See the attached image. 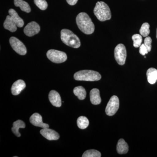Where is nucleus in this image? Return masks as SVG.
Segmentation results:
<instances>
[{
  "mask_svg": "<svg viewBox=\"0 0 157 157\" xmlns=\"http://www.w3.org/2000/svg\"><path fill=\"white\" fill-rule=\"evenodd\" d=\"M76 22L78 29L84 34L90 35L94 33L95 26L89 15L85 12H81L77 15Z\"/></svg>",
  "mask_w": 157,
  "mask_h": 157,
  "instance_id": "obj_1",
  "label": "nucleus"
},
{
  "mask_svg": "<svg viewBox=\"0 0 157 157\" xmlns=\"http://www.w3.org/2000/svg\"><path fill=\"white\" fill-rule=\"evenodd\" d=\"M94 13L97 18L101 21L108 20L111 17V11L109 6L103 2H98L96 3Z\"/></svg>",
  "mask_w": 157,
  "mask_h": 157,
  "instance_id": "obj_2",
  "label": "nucleus"
},
{
  "mask_svg": "<svg viewBox=\"0 0 157 157\" xmlns=\"http://www.w3.org/2000/svg\"><path fill=\"white\" fill-rule=\"evenodd\" d=\"M61 39L66 45L73 48H78L81 43L79 38L72 31L63 29L61 31Z\"/></svg>",
  "mask_w": 157,
  "mask_h": 157,
  "instance_id": "obj_3",
  "label": "nucleus"
},
{
  "mask_svg": "<svg viewBox=\"0 0 157 157\" xmlns=\"http://www.w3.org/2000/svg\"><path fill=\"white\" fill-rule=\"evenodd\" d=\"M74 78L78 81H95L100 80L101 76L100 73L96 71L83 70L75 73Z\"/></svg>",
  "mask_w": 157,
  "mask_h": 157,
  "instance_id": "obj_4",
  "label": "nucleus"
},
{
  "mask_svg": "<svg viewBox=\"0 0 157 157\" xmlns=\"http://www.w3.org/2000/svg\"><path fill=\"white\" fill-rule=\"evenodd\" d=\"M46 55L51 61L56 63H63L67 59V54L64 52L55 49L48 50L46 53Z\"/></svg>",
  "mask_w": 157,
  "mask_h": 157,
  "instance_id": "obj_5",
  "label": "nucleus"
},
{
  "mask_svg": "<svg viewBox=\"0 0 157 157\" xmlns=\"http://www.w3.org/2000/svg\"><path fill=\"white\" fill-rule=\"evenodd\" d=\"M114 58L117 63L123 65L125 63L127 58V50L125 46L123 44L117 45L114 49Z\"/></svg>",
  "mask_w": 157,
  "mask_h": 157,
  "instance_id": "obj_6",
  "label": "nucleus"
},
{
  "mask_svg": "<svg viewBox=\"0 0 157 157\" xmlns=\"http://www.w3.org/2000/svg\"><path fill=\"white\" fill-rule=\"evenodd\" d=\"M119 107V100L117 96H113L109 100L106 107L105 112L109 116L114 115Z\"/></svg>",
  "mask_w": 157,
  "mask_h": 157,
  "instance_id": "obj_7",
  "label": "nucleus"
},
{
  "mask_svg": "<svg viewBox=\"0 0 157 157\" xmlns=\"http://www.w3.org/2000/svg\"><path fill=\"white\" fill-rule=\"evenodd\" d=\"M9 42L11 47L18 54L25 55L27 53V49L25 45L16 37H11Z\"/></svg>",
  "mask_w": 157,
  "mask_h": 157,
  "instance_id": "obj_8",
  "label": "nucleus"
},
{
  "mask_svg": "<svg viewBox=\"0 0 157 157\" xmlns=\"http://www.w3.org/2000/svg\"><path fill=\"white\" fill-rule=\"evenodd\" d=\"M40 31L39 25L35 21L29 23L24 29V32L27 36L32 37L39 33Z\"/></svg>",
  "mask_w": 157,
  "mask_h": 157,
  "instance_id": "obj_9",
  "label": "nucleus"
},
{
  "mask_svg": "<svg viewBox=\"0 0 157 157\" xmlns=\"http://www.w3.org/2000/svg\"><path fill=\"white\" fill-rule=\"evenodd\" d=\"M30 122L35 126L40 127L42 128H49V125L47 124L44 123L42 121V116L39 113H34L30 118Z\"/></svg>",
  "mask_w": 157,
  "mask_h": 157,
  "instance_id": "obj_10",
  "label": "nucleus"
},
{
  "mask_svg": "<svg viewBox=\"0 0 157 157\" xmlns=\"http://www.w3.org/2000/svg\"><path fill=\"white\" fill-rule=\"evenodd\" d=\"M40 134L45 138L49 140H57L59 138V135L57 132L48 128L42 129Z\"/></svg>",
  "mask_w": 157,
  "mask_h": 157,
  "instance_id": "obj_11",
  "label": "nucleus"
},
{
  "mask_svg": "<svg viewBox=\"0 0 157 157\" xmlns=\"http://www.w3.org/2000/svg\"><path fill=\"white\" fill-rule=\"evenodd\" d=\"M49 101L53 106L59 107L62 106V101L60 96L56 91H51L48 95Z\"/></svg>",
  "mask_w": 157,
  "mask_h": 157,
  "instance_id": "obj_12",
  "label": "nucleus"
},
{
  "mask_svg": "<svg viewBox=\"0 0 157 157\" xmlns=\"http://www.w3.org/2000/svg\"><path fill=\"white\" fill-rule=\"evenodd\" d=\"M25 87L26 84L24 81L21 79L17 80L13 83L11 86V93L13 95H17Z\"/></svg>",
  "mask_w": 157,
  "mask_h": 157,
  "instance_id": "obj_13",
  "label": "nucleus"
},
{
  "mask_svg": "<svg viewBox=\"0 0 157 157\" xmlns=\"http://www.w3.org/2000/svg\"><path fill=\"white\" fill-rule=\"evenodd\" d=\"M90 100L92 104L94 105H98L101 104V99L99 90L97 88H94L90 91Z\"/></svg>",
  "mask_w": 157,
  "mask_h": 157,
  "instance_id": "obj_14",
  "label": "nucleus"
},
{
  "mask_svg": "<svg viewBox=\"0 0 157 157\" xmlns=\"http://www.w3.org/2000/svg\"><path fill=\"white\" fill-rule=\"evenodd\" d=\"M17 25L11 18L10 15L6 17V20L4 23V27L6 29L8 30L12 33H14L17 29Z\"/></svg>",
  "mask_w": 157,
  "mask_h": 157,
  "instance_id": "obj_15",
  "label": "nucleus"
},
{
  "mask_svg": "<svg viewBox=\"0 0 157 157\" xmlns=\"http://www.w3.org/2000/svg\"><path fill=\"white\" fill-rule=\"evenodd\" d=\"M9 15L11 16V18L14 21L16 24L17 27L21 28L24 25V22L22 18H21L18 15L17 12L13 9H10L9 10Z\"/></svg>",
  "mask_w": 157,
  "mask_h": 157,
  "instance_id": "obj_16",
  "label": "nucleus"
},
{
  "mask_svg": "<svg viewBox=\"0 0 157 157\" xmlns=\"http://www.w3.org/2000/svg\"><path fill=\"white\" fill-rule=\"evenodd\" d=\"M147 77L149 83L154 84L157 82V70L154 68H150L147 71Z\"/></svg>",
  "mask_w": 157,
  "mask_h": 157,
  "instance_id": "obj_17",
  "label": "nucleus"
},
{
  "mask_svg": "<svg viewBox=\"0 0 157 157\" xmlns=\"http://www.w3.org/2000/svg\"><path fill=\"white\" fill-rule=\"evenodd\" d=\"M117 150L119 154H125L128 151V145L123 139H120L118 141Z\"/></svg>",
  "mask_w": 157,
  "mask_h": 157,
  "instance_id": "obj_18",
  "label": "nucleus"
},
{
  "mask_svg": "<svg viewBox=\"0 0 157 157\" xmlns=\"http://www.w3.org/2000/svg\"><path fill=\"white\" fill-rule=\"evenodd\" d=\"M25 128V123L22 121L18 120L13 123V127L11 128V130L15 136L20 137L21 135L19 132V129L24 128Z\"/></svg>",
  "mask_w": 157,
  "mask_h": 157,
  "instance_id": "obj_19",
  "label": "nucleus"
},
{
  "mask_svg": "<svg viewBox=\"0 0 157 157\" xmlns=\"http://www.w3.org/2000/svg\"><path fill=\"white\" fill-rule=\"evenodd\" d=\"M14 4L16 7H19L21 11L27 13L31 12V8L28 3L23 0H14Z\"/></svg>",
  "mask_w": 157,
  "mask_h": 157,
  "instance_id": "obj_20",
  "label": "nucleus"
},
{
  "mask_svg": "<svg viewBox=\"0 0 157 157\" xmlns=\"http://www.w3.org/2000/svg\"><path fill=\"white\" fill-rule=\"evenodd\" d=\"M73 93L80 100H84L86 97V91L84 88L82 86H76L74 88Z\"/></svg>",
  "mask_w": 157,
  "mask_h": 157,
  "instance_id": "obj_21",
  "label": "nucleus"
},
{
  "mask_svg": "<svg viewBox=\"0 0 157 157\" xmlns=\"http://www.w3.org/2000/svg\"><path fill=\"white\" fill-rule=\"evenodd\" d=\"M77 124L79 128L86 129L89 124V121L86 117L80 116L77 119Z\"/></svg>",
  "mask_w": 157,
  "mask_h": 157,
  "instance_id": "obj_22",
  "label": "nucleus"
},
{
  "mask_svg": "<svg viewBox=\"0 0 157 157\" xmlns=\"http://www.w3.org/2000/svg\"><path fill=\"white\" fill-rule=\"evenodd\" d=\"M101 152L96 150H89L85 151L82 155V157H101Z\"/></svg>",
  "mask_w": 157,
  "mask_h": 157,
  "instance_id": "obj_23",
  "label": "nucleus"
},
{
  "mask_svg": "<svg viewBox=\"0 0 157 157\" xmlns=\"http://www.w3.org/2000/svg\"><path fill=\"white\" fill-rule=\"evenodd\" d=\"M133 41V45L135 48L140 47L142 42V36L139 34H135L132 37Z\"/></svg>",
  "mask_w": 157,
  "mask_h": 157,
  "instance_id": "obj_24",
  "label": "nucleus"
},
{
  "mask_svg": "<svg viewBox=\"0 0 157 157\" xmlns=\"http://www.w3.org/2000/svg\"><path fill=\"white\" fill-rule=\"evenodd\" d=\"M150 25L148 23H144L140 29V35L143 37H147L150 34Z\"/></svg>",
  "mask_w": 157,
  "mask_h": 157,
  "instance_id": "obj_25",
  "label": "nucleus"
},
{
  "mask_svg": "<svg viewBox=\"0 0 157 157\" xmlns=\"http://www.w3.org/2000/svg\"><path fill=\"white\" fill-rule=\"evenodd\" d=\"M36 6L42 10H45L48 7V4L45 0H34Z\"/></svg>",
  "mask_w": 157,
  "mask_h": 157,
  "instance_id": "obj_26",
  "label": "nucleus"
},
{
  "mask_svg": "<svg viewBox=\"0 0 157 157\" xmlns=\"http://www.w3.org/2000/svg\"><path fill=\"white\" fill-rule=\"evenodd\" d=\"M151 42L152 39L150 37H146V38L144 39V45L146 46L148 52L151 51Z\"/></svg>",
  "mask_w": 157,
  "mask_h": 157,
  "instance_id": "obj_27",
  "label": "nucleus"
},
{
  "mask_svg": "<svg viewBox=\"0 0 157 157\" xmlns=\"http://www.w3.org/2000/svg\"><path fill=\"white\" fill-rule=\"evenodd\" d=\"M139 52L142 55L144 56L148 53V51L144 44H141L139 48Z\"/></svg>",
  "mask_w": 157,
  "mask_h": 157,
  "instance_id": "obj_28",
  "label": "nucleus"
},
{
  "mask_svg": "<svg viewBox=\"0 0 157 157\" xmlns=\"http://www.w3.org/2000/svg\"><path fill=\"white\" fill-rule=\"evenodd\" d=\"M67 2L70 6H74L76 5L78 2V0H67Z\"/></svg>",
  "mask_w": 157,
  "mask_h": 157,
  "instance_id": "obj_29",
  "label": "nucleus"
},
{
  "mask_svg": "<svg viewBox=\"0 0 157 157\" xmlns=\"http://www.w3.org/2000/svg\"><path fill=\"white\" fill-rule=\"evenodd\" d=\"M156 37L157 39V34H156Z\"/></svg>",
  "mask_w": 157,
  "mask_h": 157,
  "instance_id": "obj_30",
  "label": "nucleus"
},
{
  "mask_svg": "<svg viewBox=\"0 0 157 157\" xmlns=\"http://www.w3.org/2000/svg\"></svg>",
  "mask_w": 157,
  "mask_h": 157,
  "instance_id": "obj_31",
  "label": "nucleus"
}]
</instances>
